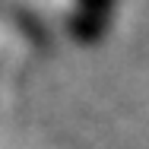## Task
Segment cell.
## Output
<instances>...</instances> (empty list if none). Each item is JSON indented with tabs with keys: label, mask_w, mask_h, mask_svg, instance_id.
I'll list each match as a JSON object with an SVG mask.
<instances>
[{
	"label": "cell",
	"mask_w": 149,
	"mask_h": 149,
	"mask_svg": "<svg viewBox=\"0 0 149 149\" xmlns=\"http://www.w3.org/2000/svg\"><path fill=\"white\" fill-rule=\"evenodd\" d=\"M118 13V0H73L67 29L79 45H98L111 29Z\"/></svg>",
	"instance_id": "6da1fadb"
}]
</instances>
